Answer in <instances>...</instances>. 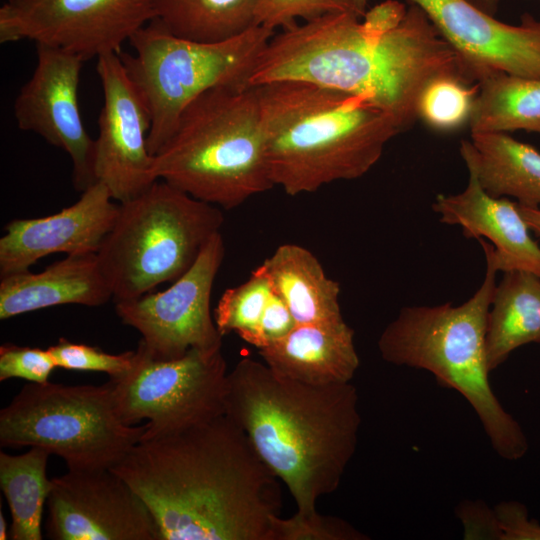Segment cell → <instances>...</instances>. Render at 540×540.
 Returning <instances> with one entry per match:
<instances>
[{
    "instance_id": "obj_23",
    "label": "cell",
    "mask_w": 540,
    "mask_h": 540,
    "mask_svg": "<svg viewBox=\"0 0 540 540\" xmlns=\"http://www.w3.org/2000/svg\"><path fill=\"white\" fill-rule=\"evenodd\" d=\"M540 343V278L533 273L505 272L496 284L486 327V356L491 371L517 348Z\"/></svg>"
},
{
    "instance_id": "obj_5",
    "label": "cell",
    "mask_w": 540,
    "mask_h": 540,
    "mask_svg": "<svg viewBox=\"0 0 540 540\" xmlns=\"http://www.w3.org/2000/svg\"><path fill=\"white\" fill-rule=\"evenodd\" d=\"M483 282L464 303L409 306L400 310L378 339L382 359L432 373L440 386L459 392L476 412L495 452L518 460L528 451L527 437L493 392L486 356L487 317L496 288L488 253Z\"/></svg>"
},
{
    "instance_id": "obj_15",
    "label": "cell",
    "mask_w": 540,
    "mask_h": 540,
    "mask_svg": "<svg viewBox=\"0 0 540 540\" xmlns=\"http://www.w3.org/2000/svg\"><path fill=\"white\" fill-rule=\"evenodd\" d=\"M36 52L35 69L14 102L17 126L64 150L72 161L74 187L83 192L96 182L95 141L84 127L78 101L85 61L76 54L43 44H36Z\"/></svg>"
},
{
    "instance_id": "obj_20",
    "label": "cell",
    "mask_w": 540,
    "mask_h": 540,
    "mask_svg": "<svg viewBox=\"0 0 540 540\" xmlns=\"http://www.w3.org/2000/svg\"><path fill=\"white\" fill-rule=\"evenodd\" d=\"M111 297L96 253L67 255L41 272L1 277L0 319L64 304L98 307Z\"/></svg>"
},
{
    "instance_id": "obj_36",
    "label": "cell",
    "mask_w": 540,
    "mask_h": 540,
    "mask_svg": "<svg viewBox=\"0 0 540 540\" xmlns=\"http://www.w3.org/2000/svg\"><path fill=\"white\" fill-rule=\"evenodd\" d=\"M518 208L531 232L540 237V207L528 208L518 204Z\"/></svg>"
},
{
    "instance_id": "obj_22",
    "label": "cell",
    "mask_w": 540,
    "mask_h": 540,
    "mask_svg": "<svg viewBox=\"0 0 540 540\" xmlns=\"http://www.w3.org/2000/svg\"><path fill=\"white\" fill-rule=\"evenodd\" d=\"M260 266L297 324L344 320L339 283L326 275L318 258L307 248L294 243L279 245Z\"/></svg>"
},
{
    "instance_id": "obj_37",
    "label": "cell",
    "mask_w": 540,
    "mask_h": 540,
    "mask_svg": "<svg viewBox=\"0 0 540 540\" xmlns=\"http://www.w3.org/2000/svg\"><path fill=\"white\" fill-rule=\"evenodd\" d=\"M481 11L495 16L498 10L499 0H466Z\"/></svg>"
},
{
    "instance_id": "obj_12",
    "label": "cell",
    "mask_w": 540,
    "mask_h": 540,
    "mask_svg": "<svg viewBox=\"0 0 540 540\" xmlns=\"http://www.w3.org/2000/svg\"><path fill=\"white\" fill-rule=\"evenodd\" d=\"M224 254V240L218 232L168 288L115 301L117 316L141 334L140 342L151 356L174 359L194 348H222L223 336L211 314L210 298Z\"/></svg>"
},
{
    "instance_id": "obj_33",
    "label": "cell",
    "mask_w": 540,
    "mask_h": 540,
    "mask_svg": "<svg viewBox=\"0 0 540 540\" xmlns=\"http://www.w3.org/2000/svg\"><path fill=\"white\" fill-rule=\"evenodd\" d=\"M297 325L285 302L274 292L261 316L253 346L258 350L288 335Z\"/></svg>"
},
{
    "instance_id": "obj_24",
    "label": "cell",
    "mask_w": 540,
    "mask_h": 540,
    "mask_svg": "<svg viewBox=\"0 0 540 540\" xmlns=\"http://www.w3.org/2000/svg\"><path fill=\"white\" fill-rule=\"evenodd\" d=\"M477 84L471 133L524 130L540 134V78L497 74Z\"/></svg>"
},
{
    "instance_id": "obj_30",
    "label": "cell",
    "mask_w": 540,
    "mask_h": 540,
    "mask_svg": "<svg viewBox=\"0 0 540 540\" xmlns=\"http://www.w3.org/2000/svg\"><path fill=\"white\" fill-rule=\"evenodd\" d=\"M49 351L55 359L57 367L75 371L103 372L110 378L125 374L132 366L134 350L120 354H110L83 343L59 338Z\"/></svg>"
},
{
    "instance_id": "obj_4",
    "label": "cell",
    "mask_w": 540,
    "mask_h": 540,
    "mask_svg": "<svg viewBox=\"0 0 540 540\" xmlns=\"http://www.w3.org/2000/svg\"><path fill=\"white\" fill-rule=\"evenodd\" d=\"M255 88L271 181L292 197L362 177L403 131L361 96L296 80Z\"/></svg>"
},
{
    "instance_id": "obj_26",
    "label": "cell",
    "mask_w": 540,
    "mask_h": 540,
    "mask_svg": "<svg viewBox=\"0 0 540 540\" xmlns=\"http://www.w3.org/2000/svg\"><path fill=\"white\" fill-rule=\"evenodd\" d=\"M257 0H153L155 18L173 35L218 42L254 26Z\"/></svg>"
},
{
    "instance_id": "obj_8",
    "label": "cell",
    "mask_w": 540,
    "mask_h": 540,
    "mask_svg": "<svg viewBox=\"0 0 540 540\" xmlns=\"http://www.w3.org/2000/svg\"><path fill=\"white\" fill-rule=\"evenodd\" d=\"M275 31L254 25L218 42L170 33L153 18L129 40L134 54L119 53L151 119L148 149L155 156L172 136L186 107L208 90L249 86L257 60Z\"/></svg>"
},
{
    "instance_id": "obj_27",
    "label": "cell",
    "mask_w": 540,
    "mask_h": 540,
    "mask_svg": "<svg viewBox=\"0 0 540 540\" xmlns=\"http://www.w3.org/2000/svg\"><path fill=\"white\" fill-rule=\"evenodd\" d=\"M272 286L264 269L259 265L242 284L228 288L214 309L213 318L219 333H236L253 345L257 328L272 294Z\"/></svg>"
},
{
    "instance_id": "obj_32",
    "label": "cell",
    "mask_w": 540,
    "mask_h": 540,
    "mask_svg": "<svg viewBox=\"0 0 540 540\" xmlns=\"http://www.w3.org/2000/svg\"><path fill=\"white\" fill-rule=\"evenodd\" d=\"M57 368L49 349L18 346L5 343L0 346V381L12 378L28 382H48L50 374Z\"/></svg>"
},
{
    "instance_id": "obj_3",
    "label": "cell",
    "mask_w": 540,
    "mask_h": 540,
    "mask_svg": "<svg viewBox=\"0 0 540 540\" xmlns=\"http://www.w3.org/2000/svg\"><path fill=\"white\" fill-rule=\"evenodd\" d=\"M224 414L248 436L310 516L340 485L358 443L361 416L351 382L314 386L283 378L245 357L227 374Z\"/></svg>"
},
{
    "instance_id": "obj_39",
    "label": "cell",
    "mask_w": 540,
    "mask_h": 540,
    "mask_svg": "<svg viewBox=\"0 0 540 540\" xmlns=\"http://www.w3.org/2000/svg\"><path fill=\"white\" fill-rule=\"evenodd\" d=\"M7 534V523L3 515V512L0 510V540H6L8 537Z\"/></svg>"
},
{
    "instance_id": "obj_9",
    "label": "cell",
    "mask_w": 540,
    "mask_h": 540,
    "mask_svg": "<svg viewBox=\"0 0 540 540\" xmlns=\"http://www.w3.org/2000/svg\"><path fill=\"white\" fill-rule=\"evenodd\" d=\"M145 431L123 422L109 382H29L0 411L1 447L45 449L72 471L112 468Z\"/></svg>"
},
{
    "instance_id": "obj_10",
    "label": "cell",
    "mask_w": 540,
    "mask_h": 540,
    "mask_svg": "<svg viewBox=\"0 0 540 540\" xmlns=\"http://www.w3.org/2000/svg\"><path fill=\"white\" fill-rule=\"evenodd\" d=\"M227 374L222 348H194L178 358L157 359L139 341L130 369L108 382L123 422L146 420L145 440L223 415Z\"/></svg>"
},
{
    "instance_id": "obj_7",
    "label": "cell",
    "mask_w": 540,
    "mask_h": 540,
    "mask_svg": "<svg viewBox=\"0 0 540 540\" xmlns=\"http://www.w3.org/2000/svg\"><path fill=\"white\" fill-rule=\"evenodd\" d=\"M224 223L221 208L158 180L119 203L97 254L115 301L138 298L181 277Z\"/></svg>"
},
{
    "instance_id": "obj_31",
    "label": "cell",
    "mask_w": 540,
    "mask_h": 540,
    "mask_svg": "<svg viewBox=\"0 0 540 540\" xmlns=\"http://www.w3.org/2000/svg\"><path fill=\"white\" fill-rule=\"evenodd\" d=\"M365 534L348 522L316 512L290 518L278 516L273 525V540H366Z\"/></svg>"
},
{
    "instance_id": "obj_1",
    "label": "cell",
    "mask_w": 540,
    "mask_h": 540,
    "mask_svg": "<svg viewBox=\"0 0 540 540\" xmlns=\"http://www.w3.org/2000/svg\"><path fill=\"white\" fill-rule=\"evenodd\" d=\"M110 469L144 501L161 540H273L279 479L225 414L140 440Z\"/></svg>"
},
{
    "instance_id": "obj_29",
    "label": "cell",
    "mask_w": 540,
    "mask_h": 540,
    "mask_svg": "<svg viewBox=\"0 0 540 540\" xmlns=\"http://www.w3.org/2000/svg\"><path fill=\"white\" fill-rule=\"evenodd\" d=\"M336 12L358 16L351 0H257L254 24L285 30L296 26L299 18L307 22Z\"/></svg>"
},
{
    "instance_id": "obj_38",
    "label": "cell",
    "mask_w": 540,
    "mask_h": 540,
    "mask_svg": "<svg viewBox=\"0 0 540 540\" xmlns=\"http://www.w3.org/2000/svg\"><path fill=\"white\" fill-rule=\"evenodd\" d=\"M353 7L359 17H363L366 13L368 0H351Z\"/></svg>"
},
{
    "instance_id": "obj_14",
    "label": "cell",
    "mask_w": 540,
    "mask_h": 540,
    "mask_svg": "<svg viewBox=\"0 0 540 540\" xmlns=\"http://www.w3.org/2000/svg\"><path fill=\"white\" fill-rule=\"evenodd\" d=\"M96 70L104 103L94 140V176L123 203L158 181L147 141L151 119L118 53L99 56Z\"/></svg>"
},
{
    "instance_id": "obj_11",
    "label": "cell",
    "mask_w": 540,
    "mask_h": 540,
    "mask_svg": "<svg viewBox=\"0 0 540 540\" xmlns=\"http://www.w3.org/2000/svg\"><path fill=\"white\" fill-rule=\"evenodd\" d=\"M153 18V0H8L0 8V43L29 39L87 61L121 53Z\"/></svg>"
},
{
    "instance_id": "obj_13",
    "label": "cell",
    "mask_w": 540,
    "mask_h": 540,
    "mask_svg": "<svg viewBox=\"0 0 540 540\" xmlns=\"http://www.w3.org/2000/svg\"><path fill=\"white\" fill-rule=\"evenodd\" d=\"M45 528L53 540H161L150 510L111 469L51 478Z\"/></svg>"
},
{
    "instance_id": "obj_2",
    "label": "cell",
    "mask_w": 540,
    "mask_h": 540,
    "mask_svg": "<svg viewBox=\"0 0 540 540\" xmlns=\"http://www.w3.org/2000/svg\"><path fill=\"white\" fill-rule=\"evenodd\" d=\"M363 17L329 13L274 34L249 86L296 80L361 96L405 131L418 119L419 96L432 79L452 74L469 82L455 51L417 5L409 4L398 22Z\"/></svg>"
},
{
    "instance_id": "obj_17",
    "label": "cell",
    "mask_w": 540,
    "mask_h": 540,
    "mask_svg": "<svg viewBox=\"0 0 540 540\" xmlns=\"http://www.w3.org/2000/svg\"><path fill=\"white\" fill-rule=\"evenodd\" d=\"M119 203L95 182L72 205L48 216L15 219L0 238V277L25 272L43 257L97 253L113 227Z\"/></svg>"
},
{
    "instance_id": "obj_19",
    "label": "cell",
    "mask_w": 540,
    "mask_h": 540,
    "mask_svg": "<svg viewBox=\"0 0 540 540\" xmlns=\"http://www.w3.org/2000/svg\"><path fill=\"white\" fill-rule=\"evenodd\" d=\"M258 353L275 374L314 386L351 382L360 365L354 331L344 320L297 324Z\"/></svg>"
},
{
    "instance_id": "obj_25",
    "label": "cell",
    "mask_w": 540,
    "mask_h": 540,
    "mask_svg": "<svg viewBox=\"0 0 540 540\" xmlns=\"http://www.w3.org/2000/svg\"><path fill=\"white\" fill-rule=\"evenodd\" d=\"M51 454L39 447L11 455L0 452V486L11 513L12 540H41L44 505L51 479L46 468Z\"/></svg>"
},
{
    "instance_id": "obj_28",
    "label": "cell",
    "mask_w": 540,
    "mask_h": 540,
    "mask_svg": "<svg viewBox=\"0 0 540 540\" xmlns=\"http://www.w3.org/2000/svg\"><path fill=\"white\" fill-rule=\"evenodd\" d=\"M478 84L447 74L432 79L422 90L417 104V115L430 128L440 132L459 129L473 111Z\"/></svg>"
},
{
    "instance_id": "obj_16",
    "label": "cell",
    "mask_w": 540,
    "mask_h": 540,
    "mask_svg": "<svg viewBox=\"0 0 540 540\" xmlns=\"http://www.w3.org/2000/svg\"><path fill=\"white\" fill-rule=\"evenodd\" d=\"M420 7L455 51L468 81L497 75L540 78V20L525 13L503 23L466 0H408Z\"/></svg>"
},
{
    "instance_id": "obj_21",
    "label": "cell",
    "mask_w": 540,
    "mask_h": 540,
    "mask_svg": "<svg viewBox=\"0 0 540 540\" xmlns=\"http://www.w3.org/2000/svg\"><path fill=\"white\" fill-rule=\"evenodd\" d=\"M460 153L489 195L540 207V152L535 147L508 133L480 132L461 141Z\"/></svg>"
},
{
    "instance_id": "obj_34",
    "label": "cell",
    "mask_w": 540,
    "mask_h": 540,
    "mask_svg": "<svg viewBox=\"0 0 540 540\" xmlns=\"http://www.w3.org/2000/svg\"><path fill=\"white\" fill-rule=\"evenodd\" d=\"M456 514L462 522L465 539H502V531L495 509L482 501H464Z\"/></svg>"
},
{
    "instance_id": "obj_18",
    "label": "cell",
    "mask_w": 540,
    "mask_h": 540,
    "mask_svg": "<svg viewBox=\"0 0 540 540\" xmlns=\"http://www.w3.org/2000/svg\"><path fill=\"white\" fill-rule=\"evenodd\" d=\"M466 188L454 195H437L432 209L440 222L462 228L488 253L497 271L522 270L540 278V246L522 217L518 204L507 197H493L468 170Z\"/></svg>"
},
{
    "instance_id": "obj_6",
    "label": "cell",
    "mask_w": 540,
    "mask_h": 540,
    "mask_svg": "<svg viewBox=\"0 0 540 540\" xmlns=\"http://www.w3.org/2000/svg\"><path fill=\"white\" fill-rule=\"evenodd\" d=\"M154 172L226 210L272 189L256 88L221 86L197 97L154 156Z\"/></svg>"
},
{
    "instance_id": "obj_35",
    "label": "cell",
    "mask_w": 540,
    "mask_h": 540,
    "mask_svg": "<svg viewBox=\"0 0 540 540\" xmlns=\"http://www.w3.org/2000/svg\"><path fill=\"white\" fill-rule=\"evenodd\" d=\"M494 509L503 540H540V525L528 518V512L521 503L503 502Z\"/></svg>"
}]
</instances>
